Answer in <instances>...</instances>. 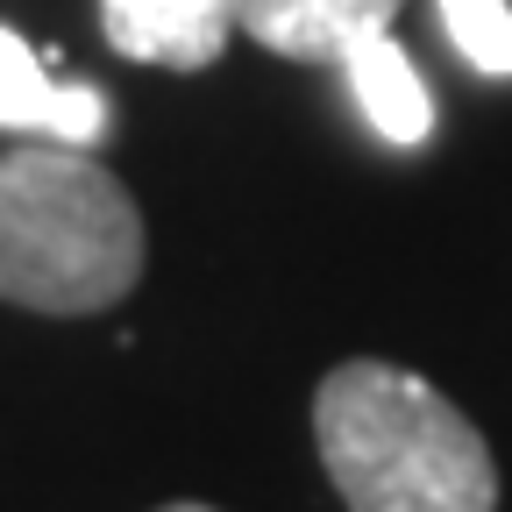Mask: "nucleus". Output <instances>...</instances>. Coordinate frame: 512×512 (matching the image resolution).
I'll return each instance as SVG.
<instances>
[{
	"label": "nucleus",
	"mask_w": 512,
	"mask_h": 512,
	"mask_svg": "<svg viewBox=\"0 0 512 512\" xmlns=\"http://www.w3.org/2000/svg\"><path fill=\"white\" fill-rule=\"evenodd\" d=\"M157 512H214V505H157Z\"/></svg>",
	"instance_id": "8"
},
{
	"label": "nucleus",
	"mask_w": 512,
	"mask_h": 512,
	"mask_svg": "<svg viewBox=\"0 0 512 512\" xmlns=\"http://www.w3.org/2000/svg\"><path fill=\"white\" fill-rule=\"evenodd\" d=\"M441 36L484 79H512V0H441Z\"/></svg>",
	"instance_id": "7"
},
{
	"label": "nucleus",
	"mask_w": 512,
	"mask_h": 512,
	"mask_svg": "<svg viewBox=\"0 0 512 512\" xmlns=\"http://www.w3.org/2000/svg\"><path fill=\"white\" fill-rule=\"evenodd\" d=\"M342 72H349V93L363 107V121L377 128L384 143H399V150H420L434 136V100H427V79L413 72V57L399 50L392 29H377V36H356L342 50Z\"/></svg>",
	"instance_id": "6"
},
{
	"label": "nucleus",
	"mask_w": 512,
	"mask_h": 512,
	"mask_svg": "<svg viewBox=\"0 0 512 512\" xmlns=\"http://www.w3.org/2000/svg\"><path fill=\"white\" fill-rule=\"evenodd\" d=\"M100 29L136 64L200 72L242 29V0H100Z\"/></svg>",
	"instance_id": "4"
},
{
	"label": "nucleus",
	"mask_w": 512,
	"mask_h": 512,
	"mask_svg": "<svg viewBox=\"0 0 512 512\" xmlns=\"http://www.w3.org/2000/svg\"><path fill=\"white\" fill-rule=\"evenodd\" d=\"M406 0H242V29L278 57H342L356 36L399 22Z\"/></svg>",
	"instance_id": "5"
},
{
	"label": "nucleus",
	"mask_w": 512,
	"mask_h": 512,
	"mask_svg": "<svg viewBox=\"0 0 512 512\" xmlns=\"http://www.w3.org/2000/svg\"><path fill=\"white\" fill-rule=\"evenodd\" d=\"M143 278L128 185L72 143L0 157V299L29 313H100Z\"/></svg>",
	"instance_id": "2"
},
{
	"label": "nucleus",
	"mask_w": 512,
	"mask_h": 512,
	"mask_svg": "<svg viewBox=\"0 0 512 512\" xmlns=\"http://www.w3.org/2000/svg\"><path fill=\"white\" fill-rule=\"evenodd\" d=\"M0 128H29L43 143L93 150L114 128V107H107V93H93L79 79H57L50 64L0 22Z\"/></svg>",
	"instance_id": "3"
},
{
	"label": "nucleus",
	"mask_w": 512,
	"mask_h": 512,
	"mask_svg": "<svg viewBox=\"0 0 512 512\" xmlns=\"http://www.w3.org/2000/svg\"><path fill=\"white\" fill-rule=\"evenodd\" d=\"M313 441L349 512H498L484 434L399 363L356 356L320 377Z\"/></svg>",
	"instance_id": "1"
}]
</instances>
